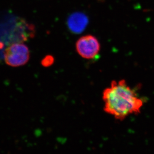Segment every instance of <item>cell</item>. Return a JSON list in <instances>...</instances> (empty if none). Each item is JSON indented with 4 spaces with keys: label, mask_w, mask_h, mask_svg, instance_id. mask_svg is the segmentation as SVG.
<instances>
[{
    "label": "cell",
    "mask_w": 154,
    "mask_h": 154,
    "mask_svg": "<svg viewBox=\"0 0 154 154\" xmlns=\"http://www.w3.org/2000/svg\"><path fill=\"white\" fill-rule=\"evenodd\" d=\"M54 62V58L51 55H47L43 60L42 63L44 66H50Z\"/></svg>",
    "instance_id": "5b68a950"
},
{
    "label": "cell",
    "mask_w": 154,
    "mask_h": 154,
    "mask_svg": "<svg viewBox=\"0 0 154 154\" xmlns=\"http://www.w3.org/2000/svg\"><path fill=\"white\" fill-rule=\"evenodd\" d=\"M88 23V17L85 14L80 12L72 14L67 20L69 29L74 34H80L83 32Z\"/></svg>",
    "instance_id": "277c9868"
},
{
    "label": "cell",
    "mask_w": 154,
    "mask_h": 154,
    "mask_svg": "<svg viewBox=\"0 0 154 154\" xmlns=\"http://www.w3.org/2000/svg\"><path fill=\"white\" fill-rule=\"evenodd\" d=\"M104 110L116 120L122 121L141 112L144 101L124 79L111 82L103 93Z\"/></svg>",
    "instance_id": "6da1fadb"
},
{
    "label": "cell",
    "mask_w": 154,
    "mask_h": 154,
    "mask_svg": "<svg viewBox=\"0 0 154 154\" xmlns=\"http://www.w3.org/2000/svg\"><path fill=\"white\" fill-rule=\"evenodd\" d=\"M101 45L96 36L93 35H84L76 43V50L79 55L86 60H92L99 54Z\"/></svg>",
    "instance_id": "3957f363"
},
{
    "label": "cell",
    "mask_w": 154,
    "mask_h": 154,
    "mask_svg": "<svg viewBox=\"0 0 154 154\" xmlns=\"http://www.w3.org/2000/svg\"><path fill=\"white\" fill-rule=\"evenodd\" d=\"M30 51L27 45L23 42H14L6 48L4 52L5 62L11 67L25 66L29 61Z\"/></svg>",
    "instance_id": "7a4b0ae2"
}]
</instances>
